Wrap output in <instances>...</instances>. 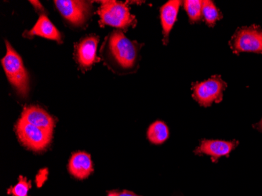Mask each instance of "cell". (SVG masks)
Returning <instances> with one entry per match:
<instances>
[{
	"mask_svg": "<svg viewBox=\"0 0 262 196\" xmlns=\"http://www.w3.org/2000/svg\"><path fill=\"white\" fill-rule=\"evenodd\" d=\"M30 188V181H28L26 178L20 177L18 183L15 186L11 187L8 192L12 196H28V193H29Z\"/></svg>",
	"mask_w": 262,
	"mask_h": 196,
	"instance_id": "obj_17",
	"label": "cell"
},
{
	"mask_svg": "<svg viewBox=\"0 0 262 196\" xmlns=\"http://www.w3.org/2000/svg\"><path fill=\"white\" fill-rule=\"evenodd\" d=\"M56 7L61 15L71 26L84 27L92 13V2L78 0H57Z\"/></svg>",
	"mask_w": 262,
	"mask_h": 196,
	"instance_id": "obj_7",
	"label": "cell"
},
{
	"mask_svg": "<svg viewBox=\"0 0 262 196\" xmlns=\"http://www.w3.org/2000/svg\"><path fill=\"white\" fill-rule=\"evenodd\" d=\"M22 119L36 127L53 134L55 126V119L42 107L36 105L24 107L21 113Z\"/></svg>",
	"mask_w": 262,
	"mask_h": 196,
	"instance_id": "obj_10",
	"label": "cell"
},
{
	"mask_svg": "<svg viewBox=\"0 0 262 196\" xmlns=\"http://www.w3.org/2000/svg\"><path fill=\"white\" fill-rule=\"evenodd\" d=\"M143 44L130 40L121 30L112 32L101 46V59L105 66L119 76L133 74L139 69Z\"/></svg>",
	"mask_w": 262,
	"mask_h": 196,
	"instance_id": "obj_1",
	"label": "cell"
},
{
	"mask_svg": "<svg viewBox=\"0 0 262 196\" xmlns=\"http://www.w3.org/2000/svg\"><path fill=\"white\" fill-rule=\"evenodd\" d=\"M227 83L222 76L215 75L203 82L192 84V98L203 107H210L213 103L219 104L223 100Z\"/></svg>",
	"mask_w": 262,
	"mask_h": 196,
	"instance_id": "obj_4",
	"label": "cell"
},
{
	"mask_svg": "<svg viewBox=\"0 0 262 196\" xmlns=\"http://www.w3.org/2000/svg\"><path fill=\"white\" fill-rule=\"evenodd\" d=\"M98 14L101 27L112 26L126 32L129 28H135L138 23L135 16L129 11L127 4L115 0L101 1Z\"/></svg>",
	"mask_w": 262,
	"mask_h": 196,
	"instance_id": "obj_3",
	"label": "cell"
},
{
	"mask_svg": "<svg viewBox=\"0 0 262 196\" xmlns=\"http://www.w3.org/2000/svg\"><path fill=\"white\" fill-rule=\"evenodd\" d=\"M232 53L262 54V28L256 25L237 29L229 41Z\"/></svg>",
	"mask_w": 262,
	"mask_h": 196,
	"instance_id": "obj_5",
	"label": "cell"
},
{
	"mask_svg": "<svg viewBox=\"0 0 262 196\" xmlns=\"http://www.w3.org/2000/svg\"><path fill=\"white\" fill-rule=\"evenodd\" d=\"M24 36L32 38L33 36H40L45 39L56 41L58 43L62 42V35L45 14H41L31 30L26 31Z\"/></svg>",
	"mask_w": 262,
	"mask_h": 196,
	"instance_id": "obj_11",
	"label": "cell"
},
{
	"mask_svg": "<svg viewBox=\"0 0 262 196\" xmlns=\"http://www.w3.org/2000/svg\"><path fill=\"white\" fill-rule=\"evenodd\" d=\"M98 41V35H89L81 39L75 46V60L83 72L91 69L98 61L97 57Z\"/></svg>",
	"mask_w": 262,
	"mask_h": 196,
	"instance_id": "obj_8",
	"label": "cell"
},
{
	"mask_svg": "<svg viewBox=\"0 0 262 196\" xmlns=\"http://www.w3.org/2000/svg\"><path fill=\"white\" fill-rule=\"evenodd\" d=\"M17 138L25 147L33 151H42L48 148L53 134L36 127L20 118L15 125Z\"/></svg>",
	"mask_w": 262,
	"mask_h": 196,
	"instance_id": "obj_6",
	"label": "cell"
},
{
	"mask_svg": "<svg viewBox=\"0 0 262 196\" xmlns=\"http://www.w3.org/2000/svg\"><path fill=\"white\" fill-rule=\"evenodd\" d=\"M68 169L76 179H86L94 171L91 156L84 151L74 153L69 160Z\"/></svg>",
	"mask_w": 262,
	"mask_h": 196,
	"instance_id": "obj_13",
	"label": "cell"
},
{
	"mask_svg": "<svg viewBox=\"0 0 262 196\" xmlns=\"http://www.w3.org/2000/svg\"><path fill=\"white\" fill-rule=\"evenodd\" d=\"M181 5L182 1L170 0L160 8V20L163 28V42L164 45L168 44L169 35L176 22Z\"/></svg>",
	"mask_w": 262,
	"mask_h": 196,
	"instance_id": "obj_12",
	"label": "cell"
},
{
	"mask_svg": "<svg viewBox=\"0 0 262 196\" xmlns=\"http://www.w3.org/2000/svg\"><path fill=\"white\" fill-rule=\"evenodd\" d=\"M239 144V141L234 140L232 141L222 140H202L200 145L195 148L194 153L198 156L207 155L211 157L213 163H217L219 159L223 156L229 157L232 150L235 149Z\"/></svg>",
	"mask_w": 262,
	"mask_h": 196,
	"instance_id": "obj_9",
	"label": "cell"
},
{
	"mask_svg": "<svg viewBox=\"0 0 262 196\" xmlns=\"http://www.w3.org/2000/svg\"><path fill=\"white\" fill-rule=\"evenodd\" d=\"M254 127L255 128V129H257V130L262 133V119H260V122H257V123L254 125Z\"/></svg>",
	"mask_w": 262,
	"mask_h": 196,
	"instance_id": "obj_19",
	"label": "cell"
},
{
	"mask_svg": "<svg viewBox=\"0 0 262 196\" xmlns=\"http://www.w3.org/2000/svg\"><path fill=\"white\" fill-rule=\"evenodd\" d=\"M108 196H139L137 195L136 194H135L134 192H131V191H111L108 193Z\"/></svg>",
	"mask_w": 262,
	"mask_h": 196,
	"instance_id": "obj_18",
	"label": "cell"
},
{
	"mask_svg": "<svg viewBox=\"0 0 262 196\" xmlns=\"http://www.w3.org/2000/svg\"><path fill=\"white\" fill-rule=\"evenodd\" d=\"M7 53L1 60L6 76L12 86L20 97H27L30 91L29 73L23 60L11 44L5 40Z\"/></svg>",
	"mask_w": 262,
	"mask_h": 196,
	"instance_id": "obj_2",
	"label": "cell"
},
{
	"mask_svg": "<svg viewBox=\"0 0 262 196\" xmlns=\"http://www.w3.org/2000/svg\"><path fill=\"white\" fill-rule=\"evenodd\" d=\"M183 4L190 24L199 23L203 20V1L186 0L184 1Z\"/></svg>",
	"mask_w": 262,
	"mask_h": 196,
	"instance_id": "obj_16",
	"label": "cell"
},
{
	"mask_svg": "<svg viewBox=\"0 0 262 196\" xmlns=\"http://www.w3.org/2000/svg\"><path fill=\"white\" fill-rule=\"evenodd\" d=\"M170 136L168 126L162 121H156L150 125L147 131V138L154 144H162Z\"/></svg>",
	"mask_w": 262,
	"mask_h": 196,
	"instance_id": "obj_14",
	"label": "cell"
},
{
	"mask_svg": "<svg viewBox=\"0 0 262 196\" xmlns=\"http://www.w3.org/2000/svg\"><path fill=\"white\" fill-rule=\"evenodd\" d=\"M222 17L223 15L213 1H203V20L205 21L209 27H214L217 21L222 19Z\"/></svg>",
	"mask_w": 262,
	"mask_h": 196,
	"instance_id": "obj_15",
	"label": "cell"
}]
</instances>
